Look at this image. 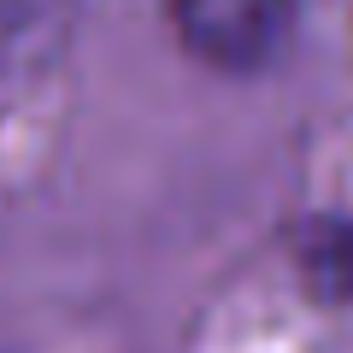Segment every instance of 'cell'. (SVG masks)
Returning a JSON list of instances; mask_svg holds the SVG:
<instances>
[{
  "label": "cell",
  "mask_w": 353,
  "mask_h": 353,
  "mask_svg": "<svg viewBox=\"0 0 353 353\" xmlns=\"http://www.w3.org/2000/svg\"><path fill=\"white\" fill-rule=\"evenodd\" d=\"M301 0H171L183 48L218 71H259L294 36Z\"/></svg>",
  "instance_id": "cell-1"
},
{
  "label": "cell",
  "mask_w": 353,
  "mask_h": 353,
  "mask_svg": "<svg viewBox=\"0 0 353 353\" xmlns=\"http://www.w3.org/2000/svg\"><path fill=\"white\" fill-rule=\"evenodd\" d=\"M306 259H312V277L324 283L330 294H347L353 301V224H336V230H324V236H312Z\"/></svg>",
  "instance_id": "cell-2"
}]
</instances>
